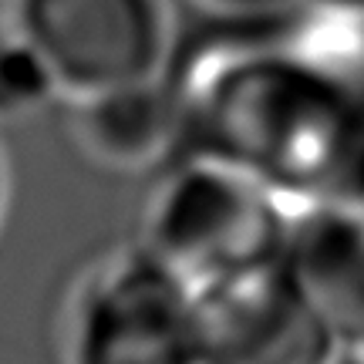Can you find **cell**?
I'll use <instances>...</instances> for the list:
<instances>
[{"label": "cell", "mask_w": 364, "mask_h": 364, "mask_svg": "<svg viewBox=\"0 0 364 364\" xmlns=\"http://www.w3.org/2000/svg\"><path fill=\"white\" fill-rule=\"evenodd\" d=\"M186 156L247 172L300 213L334 199L364 139V24L311 11L290 34L236 24L172 61Z\"/></svg>", "instance_id": "1"}, {"label": "cell", "mask_w": 364, "mask_h": 364, "mask_svg": "<svg viewBox=\"0 0 364 364\" xmlns=\"http://www.w3.org/2000/svg\"><path fill=\"white\" fill-rule=\"evenodd\" d=\"M294 209L247 172L182 156L145 199L139 247L196 300L250 284L287 263Z\"/></svg>", "instance_id": "2"}, {"label": "cell", "mask_w": 364, "mask_h": 364, "mask_svg": "<svg viewBox=\"0 0 364 364\" xmlns=\"http://www.w3.org/2000/svg\"><path fill=\"white\" fill-rule=\"evenodd\" d=\"M61 364H216L199 300L139 243L91 263L65 304Z\"/></svg>", "instance_id": "3"}, {"label": "cell", "mask_w": 364, "mask_h": 364, "mask_svg": "<svg viewBox=\"0 0 364 364\" xmlns=\"http://www.w3.org/2000/svg\"><path fill=\"white\" fill-rule=\"evenodd\" d=\"M7 24L51 71L61 105L162 81L176 61L166 0H11Z\"/></svg>", "instance_id": "4"}, {"label": "cell", "mask_w": 364, "mask_h": 364, "mask_svg": "<svg viewBox=\"0 0 364 364\" xmlns=\"http://www.w3.org/2000/svg\"><path fill=\"white\" fill-rule=\"evenodd\" d=\"M216 364H334L344 354L327 321L314 311L290 270L199 300Z\"/></svg>", "instance_id": "5"}, {"label": "cell", "mask_w": 364, "mask_h": 364, "mask_svg": "<svg viewBox=\"0 0 364 364\" xmlns=\"http://www.w3.org/2000/svg\"><path fill=\"white\" fill-rule=\"evenodd\" d=\"M287 270L341 348L364 354V223L334 199L294 213Z\"/></svg>", "instance_id": "6"}, {"label": "cell", "mask_w": 364, "mask_h": 364, "mask_svg": "<svg viewBox=\"0 0 364 364\" xmlns=\"http://www.w3.org/2000/svg\"><path fill=\"white\" fill-rule=\"evenodd\" d=\"M71 135L85 156L112 172H162L186 156L172 71L162 81L68 105Z\"/></svg>", "instance_id": "7"}, {"label": "cell", "mask_w": 364, "mask_h": 364, "mask_svg": "<svg viewBox=\"0 0 364 364\" xmlns=\"http://www.w3.org/2000/svg\"><path fill=\"white\" fill-rule=\"evenodd\" d=\"M58 102L51 71L11 24L0 27V122H17Z\"/></svg>", "instance_id": "8"}, {"label": "cell", "mask_w": 364, "mask_h": 364, "mask_svg": "<svg viewBox=\"0 0 364 364\" xmlns=\"http://www.w3.org/2000/svg\"><path fill=\"white\" fill-rule=\"evenodd\" d=\"M196 4L230 24H263L290 14L304 0H196Z\"/></svg>", "instance_id": "9"}, {"label": "cell", "mask_w": 364, "mask_h": 364, "mask_svg": "<svg viewBox=\"0 0 364 364\" xmlns=\"http://www.w3.org/2000/svg\"><path fill=\"white\" fill-rule=\"evenodd\" d=\"M334 203H341L344 209H351L354 216L364 223V139H361V145H358V152L351 156V166H348L338 193H334Z\"/></svg>", "instance_id": "10"}, {"label": "cell", "mask_w": 364, "mask_h": 364, "mask_svg": "<svg viewBox=\"0 0 364 364\" xmlns=\"http://www.w3.org/2000/svg\"><path fill=\"white\" fill-rule=\"evenodd\" d=\"M311 11L334 14V17H348V21H361L364 24V0H304Z\"/></svg>", "instance_id": "11"}, {"label": "cell", "mask_w": 364, "mask_h": 364, "mask_svg": "<svg viewBox=\"0 0 364 364\" xmlns=\"http://www.w3.org/2000/svg\"><path fill=\"white\" fill-rule=\"evenodd\" d=\"M4 209H7V169H4V159H0V220H4Z\"/></svg>", "instance_id": "12"}, {"label": "cell", "mask_w": 364, "mask_h": 364, "mask_svg": "<svg viewBox=\"0 0 364 364\" xmlns=\"http://www.w3.org/2000/svg\"><path fill=\"white\" fill-rule=\"evenodd\" d=\"M334 364H364V354L361 351H344Z\"/></svg>", "instance_id": "13"}]
</instances>
